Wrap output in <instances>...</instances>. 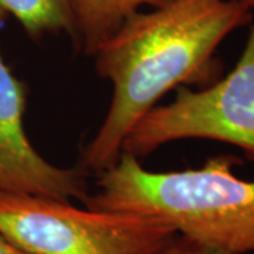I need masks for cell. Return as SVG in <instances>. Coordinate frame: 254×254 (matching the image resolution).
Wrapping results in <instances>:
<instances>
[{
    "mask_svg": "<svg viewBox=\"0 0 254 254\" xmlns=\"http://www.w3.org/2000/svg\"><path fill=\"white\" fill-rule=\"evenodd\" d=\"M252 21L253 9L240 0H167L127 18L93 54L113 92L82 151V167L95 174L112 167L128 133L158 100L180 86L209 81L218 47Z\"/></svg>",
    "mask_w": 254,
    "mask_h": 254,
    "instance_id": "cell-1",
    "label": "cell"
},
{
    "mask_svg": "<svg viewBox=\"0 0 254 254\" xmlns=\"http://www.w3.org/2000/svg\"><path fill=\"white\" fill-rule=\"evenodd\" d=\"M250 24L235 68L200 91L180 86L171 103L153 108L133 127L122 153L140 160L173 141L205 138L236 145L254 163V18Z\"/></svg>",
    "mask_w": 254,
    "mask_h": 254,
    "instance_id": "cell-4",
    "label": "cell"
},
{
    "mask_svg": "<svg viewBox=\"0 0 254 254\" xmlns=\"http://www.w3.org/2000/svg\"><path fill=\"white\" fill-rule=\"evenodd\" d=\"M239 160L218 155L200 168L148 171L122 153L96 174L85 206L163 220L177 233L233 254L254 253V181L239 178Z\"/></svg>",
    "mask_w": 254,
    "mask_h": 254,
    "instance_id": "cell-2",
    "label": "cell"
},
{
    "mask_svg": "<svg viewBox=\"0 0 254 254\" xmlns=\"http://www.w3.org/2000/svg\"><path fill=\"white\" fill-rule=\"evenodd\" d=\"M154 254H233L222 250L215 246L206 245L195 239L175 233L163 247H160Z\"/></svg>",
    "mask_w": 254,
    "mask_h": 254,
    "instance_id": "cell-8",
    "label": "cell"
},
{
    "mask_svg": "<svg viewBox=\"0 0 254 254\" xmlns=\"http://www.w3.org/2000/svg\"><path fill=\"white\" fill-rule=\"evenodd\" d=\"M240 1H243V3H246V4H249V6L254 10V0H240Z\"/></svg>",
    "mask_w": 254,
    "mask_h": 254,
    "instance_id": "cell-10",
    "label": "cell"
},
{
    "mask_svg": "<svg viewBox=\"0 0 254 254\" xmlns=\"http://www.w3.org/2000/svg\"><path fill=\"white\" fill-rule=\"evenodd\" d=\"M0 6L17 18L33 40L60 33L75 36L69 0H0Z\"/></svg>",
    "mask_w": 254,
    "mask_h": 254,
    "instance_id": "cell-7",
    "label": "cell"
},
{
    "mask_svg": "<svg viewBox=\"0 0 254 254\" xmlns=\"http://www.w3.org/2000/svg\"><path fill=\"white\" fill-rule=\"evenodd\" d=\"M175 233L160 219L0 192V235L28 254H154Z\"/></svg>",
    "mask_w": 254,
    "mask_h": 254,
    "instance_id": "cell-3",
    "label": "cell"
},
{
    "mask_svg": "<svg viewBox=\"0 0 254 254\" xmlns=\"http://www.w3.org/2000/svg\"><path fill=\"white\" fill-rule=\"evenodd\" d=\"M6 16L0 6V28ZM26 86L0 54V192L85 203L91 193L86 180L89 173L82 165L58 167L40 155L26 134Z\"/></svg>",
    "mask_w": 254,
    "mask_h": 254,
    "instance_id": "cell-5",
    "label": "cell"
},
{
    "mask_svg": "<svg viewBox=\"0 0 254 254\" xmlns=\"http://www.w3.org/2000/svg\"><path fill=\"white\" fill-rule=\"evenodd\" d=\"M0 254H28L0 235Z\"/></svg>",
    "mask_w": 254,
    "mask_h": 254,
    "instance_id": "cell-9",
    "label": "cell"
},
{
    "mask_svg": "<svg viewBox=\"0 0 254 254\" xmlns=\"http://www.w3.org/2000/svg\"><path fill=\"white\" fill-rule=\"evenodd\" d=\"M167 0H69L75 23L78 50L93 55L98 47L108 40L127 18L143 6L155 7Z\"/></svg>",
    "mask_w": 254,
    "mask_h": 254,
    "instance_id": "cell-6",
    "label": "cell"
}]
</instances>
